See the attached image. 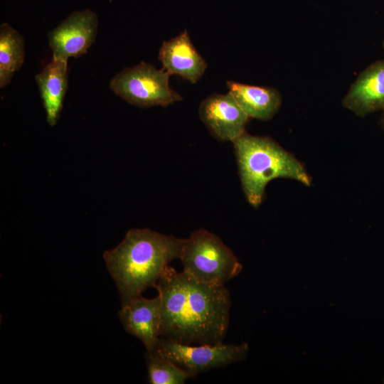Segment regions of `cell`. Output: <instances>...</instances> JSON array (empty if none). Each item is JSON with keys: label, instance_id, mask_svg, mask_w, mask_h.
I'll list each match as a JSON object with an SVG mask.
<instances>
[{"label": "cell", "instance_id": "277c9868", "mask_svg": "<svg viewBox=\"0 0 384 384\" xmlns=\"http://www.w3.org/2000/svg\"><path fill=\"white\" fill-rule=\"evenodd\" d=\"M179 259L183 271L205 283L225 284L242 269L222 240L205 229L197 230L185 239Z\"/></svg>", "mask_w": 384, "mask_h": 384}, {"label": "cell", "instance_id": "3957f363", "mask_svg": "<svg viewBox=\"0 0 384 384\" xmlns=\"http://www.w3.org/2000/svg\"><path fill=\"white\" fill-rule=\"evenodd\" d=\"M233 143L242 190L253 207L260 205L267 183L274 178L311 185V178L300 161L272 139L245 132Z\"/></svg>", "mask_w": 384, "mask_h": 384}, {"label": "cell", "instance_id": "5b68a950", "mask_svg": "<svg viewBox=\"0 0 384 384\" xmlns=\"http://www.w3.org/2000/svg\"><path fill=\"white\" fill-rule=\"evenodd\" d=\"M169 77L164 69L142 62L118 73L111 80L110 88L122 99L139 107H166L183 99L170 87Z\"/></svg>", "mask_w": 384, "mask_h": 384}, {"label": "cell", "instance_id": "5bb4252c", "mask_svg": "<svg viewBox=\"0 0 384 384\" xmlns=\"http://www.w3.org/2000/svg\"><path fill=\"white\" fill-rule=\"evenodd\" d=\"M25 41L9 24L0 26V87L9 85L24 62Z\"/></svg>", "mask_w": 384, "mask_h": 384}, {"label": "cell", "instance_id": "6da1fadb", "mask_svg": "<svg viewBox=\"0 0 384 384\" xmlns=\"http://www.w3.org/2000/svg\"><path fill=\"white\" fill-rule=\"evenodd\" d=\"M154 287L161 299V337L188 345L222 343L231 307L224 284L200 282L168 265Z\"/></svg>", "mask_w": 384, "mask_h": 384}, {"label": "cell", "instance_id": "2e32d148", "mask_svg": "<svg viewBox=\"0 0 384 384\" xmlns=\"http://www.w3.org/2000/svg\"><path fill=\"white\" fill-rule=\"evenodd\" d=\"M380 124H381L382 127L384 129V111H383V114L380 121Z\"/></svg>", "mask_w": 384, "mask_h": 384}, {"label": "cell", "instance_id": "30bf717a", "mask_svg": "<svg viewBox=\"0 0 384 384\" xmlns=\"http://www.w3.org/2000/svg\"><path fill=\"white\" fill-rule=\"evenodd\" d=\"M341 103L361 117L384 111V59L371 63L358 75Z\"/></svg>", "mask_w": 384, "mask_h": 384}, {"label": "cell", "instance_id": "7a4b0ae2", "mask_svg": "<svg viewBox=\"0 0 384 384\" xmlns=\"http://www.w3.org/2000/svg\"><path fill=\"white\" fill-rule=\"evenodd\" d=\"M185 239L149 228L131 229L103 258L122 305L156 285L169 263L180 258Z\"/></svg>", "mask_w": 384, "mask_h": 384}, {"label": "cell", "instance_id": "9c48e42d", "mask_svg": "<svg viewBox=\"0 0 384 384\" xmlns=\"http://www.w3.org/2000/svg\"><path fill=\"white\" fill-rule=\"evenodd\" d=\"M160 305L159 295L152 299L141 295L122 305L118 311L125 331L140 340L146 352L154 351L161 337Z\"/></svg>", "mask_w": 384, "mask_h": 384}, {"label": "cell", "instance_id": "7c38bea8", "mask_svg": "<svg viewBox=\"0 0 384 384\" xmlns=\"http://www.w3.org/2000/svg\"><path fill=\"white\" fill-rule=\"evenodd\" d=\"M49 125L57 123L68 90V60H52L35 76Z\"/></svg>", "mask_w": 384, "mask_h": 384}, {"label": "cell", "instance_id": "4fadbf2b", "mask_svg": "<svg viewBox=\"0 0 384 384\" xmlns=\"http://www.w3.org/2000/svg\"><path fill=\"white\" fill-rule=\"evenodd\" d=\"M229 93L250 117L268 120L274 117L282 105L279 92L270 87L246 85L227 81Z\"/></svg>", "mask_w": 384, "mask_h": 384}, {"label": "cell", "instance_id": "52a82bcc", "mask_svg": "<svg viewBox=\"0 0 384 384\" xmlns=\"http://www.w3.org/2000/svg\"><path fill=\"white\" fill-rule=\"evenodd\" d=\"M98 24L97 15L89 9L71 13L48 34L53 58L68 60L85 54L95 41Z\"/></svg>", "mask_w": 384, "mask_h": 384}, {"label": "cell", "instance_id": "8992f818", "mask_svg": "<svg viewBox=\"0 0 384 384\" xmlns=\"http://www.w3.org/2000/svg\"><path fill=\"white\" fill-rule=\"evenodd\" d=\"M249 351L247 343L239 345H188L160 337L153 352L172 361L191 377L213 368L242 361ZM152 352V351H151Z\"/></svg>", "mask_w": 384, "mask_h": 384}, {"label": "cell", "instance_id": "9a60e30c", "mask_svg": "<svg viewBox=\"0 0 384 384\" xmlns=\"http://www.w3.org/2000/svg\"><path fill=\"white\" fill-rule=\"evenodd\" d=\"M148 383L150 384H183L190 375L172 361L154 352H146Z\"/></svg>", "mask_w": 384, "mask_h": 384}, {"label": "cell", "instance_id": "e0dca14e", "mask_svg": "<svg viewBox=\"0 0 384 384\" xmlns=\"http://www.w3.org/2000/svg\"><path fill=\"white\" fill-rule=\"evenodd\" d=\"M383 48H384V41H383Z\"/></svg>", "mask_w": 384, "mask_h": 384}, {"label": "cell", "instance_id": "ba28073f", "mask_svg": "<svg viewBox=\"0 0 384 384\" xmlns=\"http://www.w3.org/2000/svg\"><path fill=\"white\" fill-rule=\"evenodd\" d=\"M199 115L215 137L232 142L245 132L250 118L229 92L212 94L203 100Z\"/></svg>", "mask_w": 384, "mask_h": 384}, {"label": "cell", "instance_id": "8fae6325", "mask_svg": "<svg viewBox=\"0 0 384 384\" xmlns=\"http://www.w3.org/2000/svg\"><path fill=\"white\" fill-rule=\"evenodd\" d=\"M159 60L170 75H178L191 83L197 82L207 68V63L196 50L186 30L160 47Z\"/></svg>", "mask_w": 384, "mask_h": 384}]
</instances>
